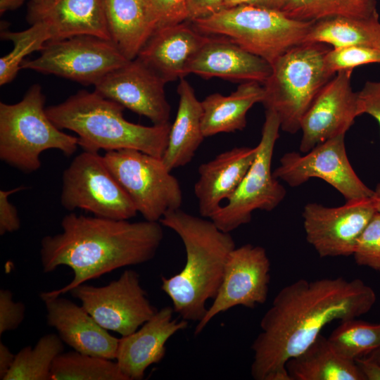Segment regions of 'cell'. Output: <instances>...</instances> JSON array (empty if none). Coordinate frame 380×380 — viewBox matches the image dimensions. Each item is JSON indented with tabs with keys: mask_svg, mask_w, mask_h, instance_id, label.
Returning <instances> with one entry per match:
<instances>
[{
	"mask_svg": "<svg viewBox=\"0 0 380 380\" xmlns=\"http://www.w3.org/2000/svg\"><path fill=\"white\" fill-rule=\"evenodd\" d=\"M181 239L186 262L178 273L161 277V290L170 298L175 313L186 321L198 322L206 313V303L216 296L225 265L235 241L210 219L178 208L159 221Z\"/></svg>",
	"mask_w": 380,
	"mask_h": 380,
	"instance_id": "obj_3",
	"label": "cell"
},
{
	"mask_svg": "<svg viewBox=\"0 0 380 380\" xmlns=\"http://www.w3.org/2000/svg\"><path fill=\"white\" fill-rule=\"evenodd\" d=\"M304 42L327 44L334 48L364 46L380 49L379 15L336 16L315 21Z\"/></svg>",
	"mask_w": 380,
	"mask_h": 380,
	"instance_id": "obj_28",
	"label": "cell"
},
{
	"mask_svg": "<svg viewBox=\"0 0 380 380\" xmlns=\"http://www.w3.org/2000/svg\"><path fill=\"white\" fill-rule=\"evenodd\" d=\"M41 299L47 324L63 343L79 353L115 360L120 338L101 326L83 306L61 296Z\"/></svg>",
	"mask_w": 380,
	"mask_h": 380,
	"instance_id": "obj_19",
	"label": "cell"
},
{
	"mask_svg": "<svg viewBox=\"0 0 380 380\" xmlns=\"http://www.w3.org/2000/svg\"><path fill=\"white\" fill-rule=\"evenodd\" d=\"M270 282V261L265 249L250 243L234 248L227 258L223 278L212 305L197 323L198 335L217 315L236 306L253 309L264 304Z\"/></svg>",
	"mask_w": 380,
	"mask_h": 380,
	"instance_id": "obj_14",
	"label": "cell"
},
{
	"mask_svg": "<svg viewBox=\"0 0 380 380\" xmlns=\"http://www.w3.org/2000/svg\"><path fill=\"white\" fill-rule=\"evenodd\" d=\"M51 380H127L114 360L77 351L62 353L53 361Z\"/></svg>",
	"mask_w": 380,
	"mask_h": 380,
	"instance_id": "obj_30",
	"label": "cell"
},
{
	"mask_svg": "<svg viewBox=\"0 0 380 380\" xmlns=\"http://www.w3.org/2000/svg\"><path fill=\"white\" fill-rule=\"evenodd\" d=\"M191 22L201 33L227 37L270 65L291 48L304 43L315 23L294 20L281 11L251 5L222 8Z\"/></svg>",
	"mask_w": 380,
	"mask_h": 380,
	"instance_id": "obj_7",
	"label": "cell"
},
{
	"mask_svg": "<svg viewBox=\"0 0 380 380\" xmlns=\"http://www.w3.org/2000/svg\"><path fill=\"white\" fill-rule=\"evenodd\" d=\"M286 369L291 380H365L356 362L339 355L322 334L291 358Z\"/></svg>",
	"mask_w": 380,
	"mask_h": 380,
	"instance_id": "obj_27",
	"label": "cell"
},
{
	"mask_svg": "<svg viewBox=\"0 0 380 380\" xmlns=\"http://www.w3.org/2000/svg\"><path fill=\"white\" fill-rule=\"evenodd\" d=\"M1 37L13 44L11 52L0 58V84L11 82L21 69L26 56L36 51H42L50 40L48 26L42 22L35 23L23 31L2 30Z\"/></svg>",
	"mask_w": 380,
	"mask_h": 380,
	"instance_id": "obj_33",
	"label": "cell"
},
{
	"mask_svg": "<svg viewBox=\"0 0 380 380\" xmlns=\"http://www.w3.org/2000/svg\"><path fill=\"white\" fill-rule=\"evenodd\" d=\"M27 20L32 25L44 23L50 40L78 35H91L110 40L104 0H47L31 2Z\"/></svg>",
	"mask_w": 380,
	"mask_h": 380,
	"instance_id": "obj_21",
	"label": "cell"
},
{
	"mask_svg": "<svg viewBox=\"0 0 380 380\" xmlns=\"http://www.w3.org/2000/svg\"><path fill=\"white\" fill-rule=\"evenodd\" d=\"M26 189L18 186L9 190L0 191V235L12 233L20 228V220L16 208L10 202L9 197L12 194Z\"/></svg>",
	"mask_w": 380,
	"mask_h": 380,
	"instance_id": "obj_38",
	"label": "cell"
},
{
	"mask_svg": "<svg viewBox=\"0 0 380 380\" xmlns=\"http://www.w3.org/2000/svg\"><path fill=\"white\" fill-rule=\"evenodd\" d=\"M44 103L39 84L32 85L18 103H0V159L25 173L39 169L44 151L57 149L69 157L79 146L77 137L53 123Z\"/></svg>",
	"mask_w": 380,
	"mask_h": 380,
	"instance_id": "obj_5",
	"label": "cell"
},
{
	"mask_svg": "<svg viewBox=\"0 0 380 380\" xmlns=\"http://www.w3.org/2000/svg\"><path fill=\"white\" fill-rule=\"evenodd\" d=\"M281 11L290 18L306 22L379 15L375 0H289Z\"/></svg>",
	"mask_w": 380,
	"mask_h": 380,
	"instance_id": "obj_31",
	"label": "cell"
},
{
	"mask_svg": "<svg viewBox=\"0 0 380 380\" xmlns=\"http://www.w3.org/2000/svg\"><path fill=\"white\" fill-rule=\"evenodd\" d=\"M61 203L69 211L82 209L113 220H129L138 213L103 156L84 151L63 173Z\"/></svg>",
	"mask_w": 380,
	"mask_h": 380,
	"instance_id": "obj_10",
	"label": "cell"
},
{
	"mask_svg": "<svg viewBox=\"0 0 380 380\" xmlns=\"http://www.w3.org/2000/svg\"><path fill=\"white\" fill-rule=\"evenodd\" d=\"M325 44L304 42L279 56L262 84L265 110L274 111L284 132L300 130L301 120L320 89L335 75L325 65Z\"/></svg>",
	"mask_w": 380,
	"mask_h": 380,
	"instance_id": "obj_6",
	"label": "cell"
},
{
	"mask_svg": "<svg viewBox=\"0 0 380 380\" xmlns=\"http://www.w3.org/2000/svg\"><path fill=\"white\" fill-rule=\"evenodd\" d=\"M289 0H225L222 8L239 5H251L262 8L281 11Z\"/></svg>",
	"mask_w": 380,
	"mask_h": 380,
	"instance_id": "obj_41",
	"label": "cell"
},
{
	"mask_svg": "<svg viewBox=\"0 0 380 380\" xmlns=\"http://www.w3.org/2000/svg\"><path fill=\"white\" fill-rule=\"evenodd\" d=\"M344 137L345 134H341L328 139L305 155L295 151L285 153L273 172L274 176L292 187L311 178L322 179L346 201L373 196L374 190L362 182L350 163Z\"/></svg>",
	"mask_w": 380,
	"mask_h": 380,
	"instance_id": "obj_13",
	"label": "cell"
},
{
	"mask_svg": "<svg viewBox=\"0 0 380 380\" xmlns=\"http://www.w3.org/2000/svg\"><path fill=\"white\" fill-rule=\"evenodd\" d=\"M328 339L339 355L355 361L380 346V322L372 324L357 318L347 319L341 322Z\"/></svg>",
	"mask_w": 380,
	"mask_h": 380,
	"instance_id": "obj_32",
	"label": "cell"
},
{
	"mask_svg": "<svg viewBox=\"0 0 380 380\" xmlns=\"http://www.w3.org/2000/svg\"><path fill=\"white\" fill-rule=\"evenodd\" d=\"M25 315V306L22 302L13 300L8 289L0 290V335L17 329Z\"/></svg>",
	"mask_w": 380,
	"mask_h": 380,
	"instance_id": "obj_37",
	"label": "cell"
},
{
	"mask_svg": "<svg viewBox=\"0 0 380 380\" xmlns=\"http://www.w3.org/2000/svg\"><path fill=\"white\" fill-rule=\"evenodd\" d=\"M25 0H0V13H4L6 11L13 10L20 7Z\"/></svg>",
	"mask_w": 380,
	"mask_h": 380,
	"instance_id": "obj_44",
	"label": "cell"
},
{
	"mask_svg": "<svg viewBox=\"0 0 380 380\" xmlns=\"http://www.w3.org/2000/svg\"><path fill=\"white\" fill-rule=\"evenodd\" d=\"M209 35L198 31L191 22L156 28L137 58L166 83L184 78L189 65Z\"/></svg>",
	"mask_w": 380,
	"mask_h": 380,
	"instance_id": "obj_20",
	"label": "cell"
},
{
	"mask_svg": "<svg viewBox=\"0 0 380 380\" xmlns=\"http://www.w3.org/2000/svg\"><path fill=\"white\" fill-rule=\"evenodd\" d=\"M272 72L265 59L245 50L227 37L209 35L189 65V74L204 79L219 77L241 83L263 84Z\"/></svg>",
	"mask_w": 380,
	"mask_h": 380,
	"instance_id": "obj_22",
	"label": "cell"
},
{
	"mask_svg": "<svg viewBox=\"0 0 380 380\" xmlns=\"http://www.w3.org/2000/svg\"><path fill=\"white\" fill-rule=\"evenodd\" d=\"M63 352V342L58 334L42 336L33 346H25L17 354L4 380H51L53 361Z\"/></svg>",
	"mask_w": 380,
	"mask_h": 380,
	"instance_id": "obj_29",
	"label": "cell"
},
{
	"mask_svg": "<svg viewBox=\"0 0 380 380\" xmlns=\"http://www.w3.org/2000/svg\"><path fill=\"white\" fill-rule=\"evenodd\" d=\"M124 109L95 91L82 90L61 103L46 108V112L58 128L77 134L78 145L84 151L135 149L162 158L171 124H135L124 118Z\"/></svg>",
	"mask_w": 380,
	"mask_h": 380,
	"instance_id": "obj_4",
	"label": "cell"
},
{
	"mask_svg": "<svg viewBox=\"0 0 380 380\" xmlns=\"http://www.w3.org/2000/svg\"><path fill=\"white\" fill-rule=\"evenodd\" d=\"M355 362L365 380H380V362L368 357L357 358Z\"/></svg>",
	"mask_w": 380,
	"mask_h": 380,
	"instance_id": "obj_42",
	"label": "cell"
},
{
	"mask_svg": "<svg viewBox=\"0 0 380 380\" xmlns=\"http://www.w3.org/2000/svg\"><path fill=\"white\" fill-rule=\"evenodd\" d=\"M31 2H34V3H38V2H42V1H47V0H30Z\"/></svg>",
	"mask_w": 380,
	"mask_h": 380,
	"instance_id": "obj_47",
	"label": "cell"
},
{
	"mask_svg": "<svg viewBox=\"0 0 380 380\" xmlns=\"http://www.w3.org/2000/svg\"><path fill=\"white\" fill-rule=\"evenodd\" d=\"M360 115L366 113L373 117L380 127V81H367L357 92Z\"/></svg>",
	"mask_w": 380,
	"mask_h": 380,
	"instance_id": "obj_39",
	"label": "cell"
},
{
	"mask_svg": "<svg viewBox=\"0 0 380 380\" xmlns=\"http://www.w3.org/2000/svg\"><path fill=\"white\" fill-rule=\"evenodd\" d=\"M177 94L178 108L161 158L170 171L189 163L205 138L202 131L201 101L184 78L179 80Z\"/></svg>",
	"mask_w": 380,
	"mask_h": 380,
	"instance_id": "obj_24",
	"label": "cell"
},
{
	"mask_svg": "<svg viewBox=\"0 0 380 380\" xmlns=\"http://www.w3.org/2000/svg\"><path fill=\"white\" fill-rule=\"evenodd\" d=\"M325 65L332 75L373 63H380V49L364 46H347L329 49Z\"/></svg>",
	"mask_w": 380,
	"mask_h": 380,
	"instance_id": "obj_34",
	"label": "cell"
},
{
	"mask_svg": "<svg viewBox=\"0 0 380 380\" xmlns=\"http://www.w3.org/2000/svg\"><path fill=\"white\" fill-rule=\"evenodd\" d=\"M374 198L375 200L376 212L380 214V182L376 185L375 190H374Z\"/></svg>",
	"mask_w": 380,
	"mask_h": 380,
	"instance_id": "obj_45",
	"label": "cell"
},
{
	"mask_svg": "<svg viewBox=\"0 0 380 380\" xmlns=\"http://www.w3.org/2000/svg\"><path fill=\"white\" fill-rule=\"evenodd\" d=\"M165 81L137 57L111 71L95 85L94 91L125 108L149 119L153 125L169 123L170 106Z\"/></svg>",
	"mask_w": 380,
	"mask_h": 380,
	"instance_id": "obj_16",
	"label": "cell"
},
{
	"mask_svg": "<svg viewBox=\"0 0 380 380\" xmlns=\"http://www.w3.org/2000/svg\"><path fill=\"white\" fill-rule=\"evenodd\" d=\"M366 357H368L371 359L380 362V346L378 348L373 350L371 353H369Z\"/></svg>",
	"mask_w": 380,
	"mask_h": 380,
	"instance_id": "obj_46",
	"label": "cell"
},
{
	"mask_svg": "<svg viewBox=\"0 0 380 380\" xmlns=\"http://www.w3.org/2000/svg\"><path fill=\"white\" fill-rule=\"evenodd\" d=\"M15 355L13 354L10 349L1 341L0 342V379L4 380L10 371Z\"/></svg>",
	"mask_w": 380,
	"mask_h": 380,
	"instance_id": "obj_43",
	"label": "cell"
},
{
	"mask_svg": "<svg viewBox=\"0 0 380 380\" xmlns=\"http://www.w3.org/2000/svg\"><path fill=\"white\" fill-rule=\"evenodd\" d=\"M279 129L277 115L265 110L261 138L253 163L233 196L210 218L222 231L230 233L249 223L254 210L271 211L286 196L285 188L272 172V160Z\"/></svg>",
	"mask_w": 380,
	"mask_h": 380,
	"instance_id": "obj_9",
	"label": "cell"
},
{
	"mask_svg": "<svg viewBox=\"0 0 380 380\" xmlns=\"http://www.w3.org/2000/svg\"><path fill=\"white\" fill-rule=\"evenodd\" d=\"M103 156L146 220L159 222L168 211L180 208L182 192L179 182L161 158L135 149L107 151Z\"/></svg>",
	"mask_w": 380,
	"mask_h": 380,
	"instance_id": "obj_8",
	"label": "cell"
},
{
	"mask_svg": "<svg viewBox=\"0 0 380 380\" xmlns=\"http://www.w3.org/2000/svg\"><path fill=\"white\" fill-rule=\"evenodd\" d=\"M352 72L336 73L313 99L300 122L301 152L308 153L328 139L346 134L360 115L357 92L350 84Z\"/></svg>",
	"mask_w": 380,
	"mask_h": 380,
	"instance_id": "obj_17",
	"label": "cell"
},
{
	"mask_svg": "<svg viewBox=\"0 0 380 380\" xmlns=\"http://www.w3.org/2000/svg\"><path fill=\"white\" fill-rule=\"evenodd\" d=\"M70 293L101 326L122 336L137 331L158 310L143 289L139 274L133 270H125L107 285L84 283Z\"/></svg>",
	"mask_w": 380,
	"mask_h": 380,
	"instance_id": "obj_12",
	"label": "cell"
},
{
	"mask_svg": "<svg viewBox=\"0 0 380 380\" xmlns=\"http://www.w3.org/2000/svg\"><path fill=\"white\" fill-rule=\"evenodd\" d=\"M376 300L374 289L360 279H300L283 287L263 315L252 343V378L291 380L287 362L306 350L324 327L367 313Z\"/></svg>",
	"mask_w": 380,
	"mask_h": 380,
	"instance_id": "obj_1",
	"label": "cell"
},
{
	"mask_svg": "<svg viewBox=\"0 0 380 380\" xmlns=\"http://www.w3.org/2000/svg\"><path fill=\"white\" fill-rule=\"evenodd\" d=\"M174 313L172 307H163L137 331L120 338L115 360L127 380L143 379L147 368L165 357L167 341L188 327V321L174 318Z\"/></svg>",
	"mask_w": 380,
	"mask_h": 380,
	"instance_id": "obj_18",
	"label": "cell"
},
{
	"mask_svg": "<svg viewBox=\"0 0 380 380\" xmlns=\"http://www.w3.org/2000/svg\"><path fill=\"white\" fill-rule=\"evenodd\" d=\"M255 147H235L216 156L198 167L194 184L200 215L210 218L235 193L253 163Z\"/></svg>",
	"mask_w": 380,
	"mask_h": 380,
	"instance_id": "obj_23",
	"label": "cell"
},
{
	"mask_svg": "<svg viewBox=\"0 0 380 380\" xmlns=\"http://www.w3.org/2000/svg\"><path fill=\"white\" fill-rule=\"evenodd\" d=\"M376 213L374 196L347 200L338 207L308 203L302 213L306 239L321 258L352 255Z\"/></svg>",
	"mask_w": 380,
	"mask_h": 380,
	"instance_id": "obj_15",
	"label": "cell"
},
{
	"mask_svg": "<svg viewBox=\"0 0 380 380\" xmlns=\"http://www.w3.org/2000/svg\"><path fill=\"white\" fill-rule=\"evenodd\" d=\"M129 61L111 41L91 35H78L48 42L39 57L25 60L20 68L55 75L85 85H95Z\"/></svg>",
	"mask_w": 380,
	"mask_h": 380,
	"instance_id": "obj_11",
	"label": "cell"
},
{
	"mask_svg": "<svg viewBox=\"0 0 380 380\" xmlns=\"http://www.w3.org/2000/svg\"><path fill=\"white\" fill-rule=\"evenodd\" d=\"M225 0H186L189 20L209 16L222 8Z\"/></svg>",
	"mask_w": 380,
	"mask_h": 380,
	"instance_id": "obj_40",
	"label": "cell"
},
{
	"mask_svg": "<svg viewBox=\"0 0 380 380\" xmlns=\"http://www.w3.org/2000/svg\"><path fill=\"white\" fill-rule=\"evenodd\" d=\"M264 94L262 84L246 82L228 96L214 93L206 96L201 101L204 137L243 130L248 111L255 103H262Z\"/></svg>",
	"mask_w": 380,
	"mask_h": 380,
	"instance_id": "obj_25",
	"label": "cell"
},
{
	"mask_svg": "<svg viewBox=\"0 0 380 380\" xmlns=\"http://www.w3.org/2000/svg\"><path fill=\"white\" fill-rule=\"evenodd\" d=\"M61 232L42 238L40 260L45 273L67 266L73 279L61 289L42 292L40 298L70 292L86 281L117 269L152 260L163 239L160 222H129L96 216L66 215Z\"/></svg>",
	"mask_w": 380,
	"mask_h": 380,
	"instance_id": "obj_2",
	"label": "cell"
},
{
	"mask_svg": "<svg viewBox=\"0 0 380 380\" xmlns=\"http://www.w3.org/2000/svg\"><path fill=\"white\" fill-rule=\"evenodd\" d=\"M355 262L380 272V214L376 213L360 236L353 253Z\"/></svg>",
	"mask_w": 380,
	"mask_h": 380,
	"instance_id": "obj_35",
	"label": "cell"
},
{
	"mask_svg": "<svg viewBox=\"0 0 380 380\" xmlns=\"http://www.w3.org/2000/svg\"><path fill=\"white\" fill-rule=\"evenodd\" d=\"M144 1L156 28L189 20L186 0H144Z\"/></svg>",
	"mask_w": 380,
	"mask_h": 380,
	"instance_id": "obj_36",
	"label": "cell"
},
{
	"mask_svg": "<svg viewBox=\"0 0 380 380\" xmlns=\"http://www.w3.org/2000/svg\"><path fill=\"white\" fill-rule=\"evenodd\" d=\"M110 41L127 59L136 58L156 28L144 0H104Z\"/></svg>",
	"mask_w": 380,
	"mask_h": 380,
	"instance_id": "obj_26",
	"label": "cell"
}]
</instances>
